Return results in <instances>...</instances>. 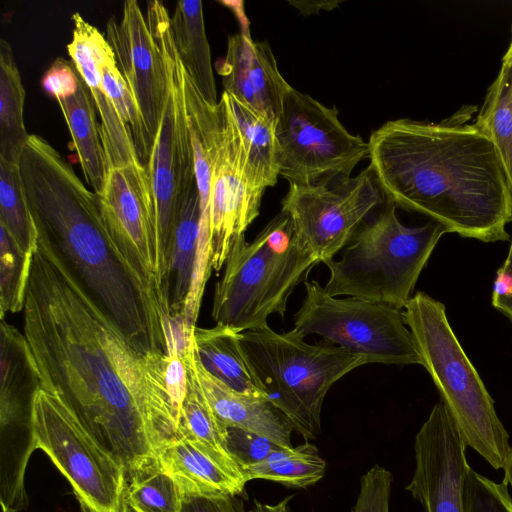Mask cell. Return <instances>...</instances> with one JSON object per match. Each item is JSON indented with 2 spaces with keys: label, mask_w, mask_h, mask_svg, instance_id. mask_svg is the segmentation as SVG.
<instances>
[{
  "label": "cell",
  "mask_w": 512,
  "mask_h": 512,
  "mask_svg": "<svg viewBox=\"0 0 512 512\" xmlns=\"http://www.w3.org/2000/svg\"><path fill=\"white\" fill-rule=\"evenodd\" d=\"M292 499L293 495H290L275 504H266L254 500V505L249 512H291L289 502Z\"/></svg>",
  "instance_id": "b9f144b4"
},
{
  "label": "cell",
  "mask_w": 512,
  "mask_h": 512,
  "mask_svg": "<svg viewBox=\"0 0 512 512\" xmlns=\"http://www.w3.org/2000/svg\"><path fill=\"white\" fill-rule=\"evenodd\" d=\"M504 469V481L512 487V449Z\"/></svg>",
  "instance_id": "7bdbcfd3"
},
{
  "label": "cell",
  "mask_w": 512,
  "mask_h": 512,
  "mask_svg": "<svg viewBox=\"0 0 512 512\" xmlns=\"http://www.w3.org/2000/svg\"><path fill=\"white\" fill-rule=\"evenodd\" d=\"M404 318L426 368L467 447L503 469L512 447L494 401L452 330L443 303L419 292Z\"/></svg>",
  "instance_id": "8992f818"
},
{
  "label": "cell",
  "mask_w": 512,
  "mask_h": 512,
  "mask_svg": "<svg viewBox=\"0 0 512 512\" xmlns=\"http://www.w3.org/2000/svg\"><path fill=\"white\" fill-rule=\"evenodd\" d=\"M326 462L315 445L305 443L291 448H280L264 460L243 469L245 480L262 479L292 488H306L320 481Z\"/></svg>",
  "instance_id": "f546056e"
},
{
  "label": "cell",
  "mask_w": 512,
  "mask_h": 512,
  "mask_svg": "<svg viewBox=\"0 0 512 512\" xmlns=\"http://www.w3.org/2000/svg\"><path fill=\"white\" fill-rule=\"evenodd\" d=\"M57 102L68 126L85 181L98 195L105 186L109 166L95 106L80 75L77 91L67 98L57 99Z\"/></svg>",
  "instance_id": "603a6c76"
},
{
  "label": "cell",
  "mask_w": 512,
  "mask_h": 512,
  "mask_svg": "<svg viewBox=\"0 0 512 512\" xmlns=\"http://www.w3.org/2000/svg\"><path fill=\"white\" fill-rule=\"evenodd\" d=\"M125 500L138 512H181L182 493L157 461L127 480Z\"/></svg>",
  "instance_id": "1f68e13d"
},
{
  "label": "cell",
  "mask_w": 512,
  "mask_h": 512,
  "mask_svg": "<svg viewBox=\"0 0 512 512\" xmlns=\"http://www.w3.org/2000/svg\"><path fill=\"white\" fill-rule=\"evenodd\" d=\"M385 201L371 170L311 185L289 184L282 212L299 244L319 262L331 260Z\"/></svg>",
  "instance_id": "7c38bea8"
},
{
  "label": "cell",
  "mask_w": 512,
  "mask_h": 512,
  "mask_svg": "<svg viewBox=\"0 0 512 512\" xmlns=\"http://www.w3.org/2000/svg\"><path fill=\"white\" fill-rule=\"evenodd\" d=\"M492 142L512 192V66L502 61L474 122Z\"/></svg>",
  "instance_id": "f1b7e54d"
},
{
  "label": "cell",
  "mask_w": 512,
  "mask_h": 512,
  "mask_svg": "<svg viewBox=\"0 0 512 512\" xmlns=\"http://www.w3.org/2000/svg\"><path fill=\"white\" fill-rule=\"evenodd\" d=\"M125 512H138L135 508H133L130 504L126 502Z\"/></svg>",
  "instance_id": "f6af8a7d"
},
{
  "label": "cell",
  "mask_w": 512,
  "mask_h": 512,
  "mask_svg": "<svg viewBox=\"0 0 512 512\" xmlns=\"http://www.w3.org/2000/svg\"><path fill=\"white\" fill-rule=\"evenodd\" d=\"M32 256L0 225V316L23 311Z\"/></svg>",
  "instance_id": "d6a6232c"
},
{
  "label": "cell",
  "mask_w": 512,
  "mask_h": 512,
  "mask_svg": "<svg viewBox=\"0 0 512 512\" xmlns=\"http://www.w3.org/2000/svg\"><path fill=\"white\" fill-rule=\"evenodd\" d=\"M19 168L37 240L133 348L166 355V324L171 315L113 243L97 195L39 135H29Z\"/></svg>",
  "instance_id": "3957f363"
},
{
  "label": "cell",
  "mask_w": 512,
  "mask_h": 512,
  "mask_svg": "<svg viewBox=\"0 0 512 512\" xmlns=\"http://www.w3.org/2000/svg\"><path fill=\"white\" fill-rule=\"evenodd\" d=\"M511 31H512V28H511ZM502 61L507 62V63H509L512 66V33H511L510 44L508 46V49H507L506 53L503 56Z\"/></svg>",
  "instance_id": "ee69618b"
},
{
  "label": "cell",
  "mask_w": 512,
  "mask_h": 512,
  "mask_svg": "<svg viewBox=\"0 0 512 512\" xmlns=\"http://www.w3.org/2000/svg\"><path fill=\"white\" fill-rule=\"evenodd\" d=\"M79 73L73 63L59 57L44 73L41 85L56 100L73 95L78 88Z\"/></svg>",
  "instance_id": "74e56055"
},
{
  "label": "cell",
  "mask_w": 512,
  "mask_h": 512,
  "mask_svg": "<svg viewBox=\"0 0 512 512\" xmlns=\"http://www.w3.org/2000/svg\"><path fill=\"white\" fill-rule=\"evenodd\" d=\"M146 19L165 69L164 106L149 162L145 166L152 203V245L160 292L165 289L176 219L183 196L196 185L182 86V63L162 2L147 1Z\"/></svg>",
  "instance_id": "ba28073f"
},
{
  "label": "cell",
  "mask_w": 512,
  "mask_h": 512,
  "mask_svg": "<svg viewBox=\"0 0 512 512\" xmlns=\"http://www.w3.org/2000/svg\"><path fill=\"white\" fill-rule=\"evenodd\" d=\"M162 468L174 479L182 495H241L246 481L230 472L192 443L180 438L158 452Z\"/></svg>",
  "instance_id": "44dd1931"
},
{
  "label": "cell",
  "mask_w": 512,
  "mask_h": 512,
  "mask_svg": "<svg viewBox=\"0 0 512 512\" xmlns=\"http://www.w3.org/2000/svg\"><path fill=\"white\" fill-rule=\"evenodd\" d=\"M227 448L235 462L243 469L267 458L283 448L270 439L238 427L227 426Z\"/></svg>",
  "instance_id": "d590c367"
},
{
  "label": "cell",
  "mask_w": 512,
  "mask_h": 512,
  "mask_svg": "<svg viewBox=\"0 0 512 512\" xmlns=\"http://www.w3.org/2000/svg\"><path fill=\"white\" fill-rule=\"evenodd\" d=\"M25 89L8 41L0 39V158L18 163L29 138L24 123Z\"/></svg>",
  "instance_id": "83f0119b"
},
{
  "label": "cell",
  "mask_w": 512,
  "mask_h": 512,
  "mask_svg": "<svg viewBox=\"0 0 512 512\" xmlns=\"http://www.w3.org/2000/svg\"><path fill=\"white\" fill-rule=\"evenodd\" d=\"M187 373L188 388L179 420L181 438L245 480L242 469L228 451L227 426L214 413L194 376L188 370Z\"/></svg>",
  "instance_id": "4316f807"
},
{
  "label": "cell",
  "mask_w": 512,
  "mask_h": 512,
  "mask_svg": "<svg viewBox=\"0 0 512 512\" xmlns=\"http://www.w3.org/2000/svg\"><path fill=\"white\" fill-rule=\"evenodd\" d=\"M200 197L197 184L182 198L176 219L165 296L171 316H181L194 271L199 223Z\"/></svg>",
  "instance_id": "484cf974"
},
{
  "label": "cell",
  "mask_w": 512,
  "mask_h": 512,
  "mask_svg": "<svg viewBox=\"0 0 512 512\" xmlns=\"http://www.w3.org/2000/svg\"><path fill=\"white\" fill-rule=\"evenodd\" d=\"M182 86L200 197L201 216L197 249L200 252H207L210 250L209 198L212 167L220 130V108L219 103L212 106L203 99L184 67L182 68Z\"/></svg>",
  "instance_id": "ffe728a7"
},
{
  "label": "cell",
  "mask_w": 512,
  "mask_h": 512,
  "mask_svg": "<svg viewBox=\"0 0 512 512\" xmlns=\"http://www.w3.org/2000/svg\"><path fill=\"white\" fill-rule=\"evenodd\" d=\"M465 512H512V498L508 484L503 480L496 483L468 470L464 484Z\"/></svg>",
  "instance_id": "e575fe53"
},
{
  "label": "cell",
  "mask_w": 512,
  "mask_h": 512,
  "mask_svg": "<svg viewBox=\"0 0 512 512\" xmlns=\"http://www.w3.org/2000/svg\"><path fill=\"white\" fill-rule=\"evenodd\" d=\"M187 370L219 420L226 426L238 427L262 435L283 448H291L289 420L266 398L233 390L211 375L195 352L193 335L184 354Z\"/></svg>",
  "instance_id": "d6986e66"
},
{
  "label": "cell",
  "mask_w": 512,
  "mask_h": 512,
  "mask_svg": "<svg viewBox=\"0 0 512 512\" xmlns=\"http://www.w3.org/2000/svg\"><path fill=\"white\" fill-rule=\"evenodd\" d=\"M471 111L441 122L401 118L368 141L371 170L385 199L428 216L447 233L482 242L509 239L512 192L491 140Z\"/></svg>",
  "instance_id": "7a4b0ae2"
},
{
  "label": "cell",
  "mask_w": 512,
  "mask_h": 512,
  "mask_svg": "<svg viewBox=\"0 0 512 512\" xmlns=\"http://www.w3.org/2000/svg\"><path fill=\"white\" fill-rule=\"evenodd\" d=\"M219 107L220 130L209 198L211 266L216 272L225 264L233 241L244 235L259 215L263 196L249 184L240 132L223 93Z\"/></svg>",
  "instance_id": "4fadbf2b"
},
{
  "label": "cell",
  "mask_w": 512,
  "mask_h": 512,
  "mask_svg": "<svg viewBox=\"0 0 512 512\" xmlns=\"http://www.w3.org/2000/svg\"><path fill=\"white\" fill-rule=\"evenodd\" d=\"M305 297L294 317L296 335L323 341L365 359L366 363L420 364L404 312L393 306L329 295L315 280L305 281Z\"/></svg>",
  "instance_id": "9c48e42d"
},
{
  "label": "cell",
  "mask_w": 512,
  "mask_h": 512,
  "mask_svg": "<svg viewBox=\"0 0 512 512\" xmlns=\"http://www.w3.org/2000/svg\"><path fill=\"white\" fill-rule=\"evenodd\" d=\"M289 4L296 7L302 14L310 15L320 10H332L339 5V1H289Z\"/></svg>",
  "instance_id": "60d3db41"
},
{
  "label": "cell",
  "mask_w": 512,
  "mask_h": 512,
  "mask_svg": "<svg viewBox=\"0 0 512 512\" xmlns=\"http://www.w3.org/2000/svg\"><path fill=\"white\" fill-rule=\"evenodd\" d=\"M498 271L508 275L512 280V242L508 255ZM492 304L512 321V293L505 298L492 300Z\"/></svg>",
  "instance_id": "ab89813d"
},
{
  "label": "cell",
  "mask_w": 512,
  "mask_h": 512,
  "mask_svg": "<svg viewBox=\"0 0 512 512\" xmlns=\"http://www.w3.org/2000/svg\"><path fill=\"white\" fill-rule=\"evenodd\" d=\"M193 344L201 364L215 378L237 392L266 398L263 386L241 346L239 332L222 325L196 327Z\"/></svg>",
  "instance_id": "7402d4cb"
},
{
  "label": "cell",
  "mask_w": 512,
  "mask_h": 512,
  "mask_svg": "<svg viewBox=\"0 0 512 512\" xmlns=\"http://www.w3.org/2000/svg\"><path fill=\"white\" fill-rule=\"evenodd\" d=\"M279 176L289 184L311 185L350 177L369 155V145L327 107L289 86L276 122Z\"/></svg>",
  "instance_id": "8fae6325"
},
{
  "label": "cell",
  "mask_w": 512,
  "mask_h": 512,
  "mask_svg": "<svg viewBox=\"0 0 512 512\" xmlns=\"http://www.w3.org/2000/svg\"><path fill=\"white\" fill-rule=\"evenodd\" d=\"M247 24L228 38L226 55L216 69L225 92L277 122L290 85L281 75L268 42L254 41Z\"/></svg>",
  "instance_id": "ac0fdd59"
},
{
  "label": "cell",
  "mask_w": 512,
  "mask_h": 512,
  "mask_svg": "<svg viewBox=\"0 0 512 512\" xmlns=\"http://www.w3.org/2000/svg\"><path fill=\"white\" fill-rule=\"evenodd\" d=\"M106 39L154 145L164 106L165 69L158 45L137 1L123 3L120 21L114 15L110 16Z\"/></svg>",
  "instance_id": "2e32d148"
},
{
  "label": "cell",
  "mask_w": 512,
  "mask_h": 512,
  "mask_svg": "<svg viewBox=\"0 0 512 512\" xmlns=\"http://www.w3.org/2000/svg\"><path fill=\"white\" fill-rule=\"evenodd\" d=\"M32 420L37 449L70 483L81 512H125V469L59 396L40 388Z\"/></svg>",
  "instance_id": "30bf717a"
},
{
  "label": "cell",
  "mask_w": 512,
  "mask_h": 512,
  "mask_svg": "<svg viewBox=\"0 0 512 512\" xmlns=\"http://www.w3.org/2000/svg\"><path fill=\"white\" fill-rule=\"evenodd\" d=\"M393 476L380 465H374L361 478L360 492L351 512H389Z\"/></svg>",
  "instance_id": "8d00e7d4"
},
{
  "label": "cell",
  "mask_w": 512,
  "mask_h": 512,
  "mask_svg": "<svg viewBox=\"0 0 512 512\" xmlns=\"http://www.w3.org/2000/svg\"><path fill=\"white\" fill-rule=\"evenodd\" d=\"M23 315L41 388L65 402L127 480L181 438L166 355L133 348L38 240Z\"/></svg>",
  "instance_id": "6da1fadb"
},
{
  "label": "cell",
  "mask_w": 512,
  "mask_h": 512,
  "mask_svg": "<svg viewBox=\"0 0 512 512\" xmlns=\"http://www.w3.org/2000/svg\"><path fill=\"white\" fill-rule=\"evenodd\" d=\"M240 132L251 188L263 195L279 176L276 122L223 91Z\"/></svg>",
  "instance_id": "d4e9b609"
},
{
  "label": "cell",
  "mask_w": 512,
  "mask_h": 512,
  "mask_svg": "<svg viewBox=\"0 0 512 512\" xmlns=\"http://www.w3.org/2000/svg\"><path fill=\"white\" fill-rule=\"evenodd\" d=\"M103 84L116 110L132 133L140 163L146 166L154 145L147 132L139 106L117 66L114 52L107 58L103 66Z\"/></svg>",
  "instance_id": "836d02e7"
},
{
  "label": "cell",
  "mask_w": 512,
  "mask_h": 512,
  "mask_svg": "<svg viewBox=\"0 0 512 512\" xmlns=\"http://www.w3.org/2000/svg\"><path fill=\"white\" fill-rule=\"evenodd\" d=\"M71 20L74 28L67 51L71 62L86 83L100 117L101 138L108 166L116 168L141 164L132 133L103 84V66L113 50L104 35L79 13H74Z\"/></svg>",
  "instance_id": "e0dca14e"
},
{
  "label": "cell",
  "mask_w": 512,
  "mask_h": 512,
  "mask_svg": "<svg viewBox=\"0 0 512 512\" xmlns=\"http://www.w3.org/2000/svg\"><path fill=\"white\" fill-rule=\"evenodd\" d=\"M466 448L441 399L416 435V465L406 486L424 512H465L464 484L471 468L467 463Z\"/></svg>",
  "instance_id": "9a60e30c"
},
{
  "label": "cell",
  "mask_w": 512,
  "mask_h": 512,
  "mask_svg": "<svg viewBox=\"0 0 512 512\" xmlns=\"http://www.w3.org/2000/svg\"><path fill=\"white\" fill-rule=\"evenodd\" d=\"M0 225L5 227L21 250L33 255L37 231L31 217L18 163L0 158Z\"/></svg>",
  "instance_id": "4dcf8cb0"
},
{
  "label": "cell",
  "mask_w": 512,
  "mask_h": 512,
  "mask_svg": "<svg viewBox=\"0 0 512 512\" xmlns=\"http://www.w3.org/2000/svg\"><path fill=\"white\" fill-rule=\"evenodd\" d=\"M447 233L435 221L406 227L396 206L385 199L358 228L339 261L327 260L329 279L325 291L405 308L415 284L435 246Z\"/></svg>",
  "instance_id": "5b68a950"
},
{
  "label": "cell",
  "mask_w": 512,
  "mask_h": 512,
  "mask_svg": "<svg viewBox=\"0 0 512 512\" xmlns=\"http://www.w3.org/2000/svg\"><path fill=\"white\" fill-rule=\"evenodd\" d=\"M318 263L281 211L252 242L245 234L233 241L215 285L212 319L239 333L268 326L272 314L284 317L289 297Z\"/></svg>",
  "instance_id": "277c9868"
},
{
  "label": "cell",
  "mask_w": 512,
  "mask_h": 512,
  "mask_svg": "<svg viewBox=\"0 0 512 512\" xmlns=\"http://www.w3.org/2000/svg\"><path fill=\"white\" fill-rule=\"evenodd\" d=\"M170 20L173 41L183 67L203 99L216 106L219 101L202 1H178Z\"/></svg>",
  "instance_id": "cb8c5ba5"
},
{
  "label": "cell",
  "mask_w": 512,
  "mask_h": 512,
  "mask_svg": "<svg viewBox=\"0 0 512 512\" xmlns=\"http://www.w3.org/2000/svg\"><path fill=\"white\" fill-rule=\"evenodd\" d=\"M241 346L261 382L266 398L305 440L321 430V410L328 390L365 359L321 341L308 344L292 331L269 326L240 333Z\"/></svg>",
  "instance_id": "52a82bcc"
},
{
  "label": "cell",
  "mask_w": 512,
  "mask_h": 512,
  "mask_svg": "<svg viewBox=\"0 0 512 512\" xmlns=\"http://www.w3.org/2000/svg\"><path fill=\"white\" fill-rule=\"evenodd\" d=\"M240 495H182L181 512H247Z\"/></svg>",
  "instance_id": "f35d334b"
},
{
  "label": "cell",
  "mask_w": 512,
  "mask_h": 512,
  "mask_svg": "<svg viewBox=\"0 0 512 512\" xmlns=\"http://www.w3.org/2000/svg\"><path fill=\"white\" fill-rule=\"evenodd\" d=\"M97 197L103 222L113 243L170 314L156 273L151 190L145 166L109 168L105 186Z\"/></svg>",
  "instance_id": "5bb4252c"
}]
</instances>
